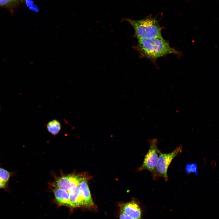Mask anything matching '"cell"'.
Listing matches in <instances>:
<instances>
[{"instance_id": "obj_1", "label": "cell", "mask_w": 219, "mask_h": 219, "mask_svg": "<svg viewBox=\"0 0 219 219\" xmlns=\"http://www.w3.org/2000/svg\"><path fill=\"white\" fill-rule=\"evenodd\" d=\"M138 39L137 50L142 56L149 59L155 60L168 54H179L178 52L171 48L162 37Z\"/></svg>"}, {"instance_id": "obj_2", "label": "cell", "mask_w": 219, "mask_h": 219, "mask_svg": "<svg viewBox=\"0 0 219 219\" xmlns=\"http://www.w3.org/2000/svg\"><path fill=\"white\" fill-rule=\"evenodd\" d=\"M126 20L134 27L135 36L138 39L162 37L158 21L155 18L150 17L137 20Z\"/></svg>"}, {"instance_id": "obj_3", "label": "cell", "mask_w": 219, "mask_h": 219, "mask_svg": "<svg viewBox=\"0 0 219 219\" xmlns=\"http://www.w3.org/2000/svg\"><path fill=\"white\" fill-rule=\"evenodd\" d=\"M182 146H179L171 152L162 153L160 151L158 162L154 173L151 175L154 180L159 177H163L165 182L168 180L167 171L168 167L172 160L182 151Z\"/></svg>"}, {"instance_id": "obj_4", "label": "cell", "mask_w": 219, "mask_h": 219, "mask_svg": "<svg viewBox=\"0 0 219 219\" xmlns=\"http://www.w3.org/2000/svg\"><path fill=\"white\" fill-rule=\"evenodd\" d=\"M148 142L150 144L149 149L139 170H148L152 175L155 172L161 151L158 147V141L157 139H148Z\"/></svg>"}, {"instance_id": "obj_5", "label": "cell", "mask_w": 219, "mask_h": 219, "mask_svg": "<svg viewBox=\"0 0 219 219\" xmlns=\"http://www.w3.org/2000/svg\"><path fill=\"white\" fill-rule=\"evenodd\" d=\"M83 176L74 174L61 176L56 181V188L68 191L72 187L78 186Z\"/></svg>"}, {"instance_id": "obj_6", "label": "cell", "mask_w": 219, "mask_h": 219, "mask_svg": "<svg viewBox=\"0 0 219 219\" xmlns=\"http://www.w3.org/2000/svg\"><path fill=\"white\" fill-rule=\"evenodd\" d=\"M68 191L70 198V207L73 208L80 207L87 208L78 186L70 188Z\"/></svg>"}, {"instance_id": "obj_7", "label": "cell", "mask_w": 219, "mask_h": 219, "mask_svg": "<svg viewBox=\"0 0 219 219\" xmlns=\"http://www.w3.org/2000/svg\"><path fill=\"white\" fill-rule=\"evenodd\" d=\"M121 213L134 219H141V211L137 203L134 201L122 204L120 206Z\"/></svg>"}, {"instance_id": "obj_8", "label": "cell", "mask_w": 219, "mask_h": 219, "mask_svg": "<svg viewBox=\"0 0 219 219\" xmlns=\"http://www.w3.org/2000/svg\"><path fill=\"white\" fill-rule=\"evenodd\" d=\"M87 179L83 176L78 185L82 196L84 200L87 208L96 210V207L92 198L91 193L87 184Z\"/></svg>"}, {"instance_id": "obj_9", "label": "cell", "mask_w": 219, "mask_h": 219, "mask_svg": "<svg viewBox=\"0 0 219 219\" xmlns=\"http://www.w3.org/2000/svg\"><path fill=\"white\" fill-rule=\"evenodd\" d=\"M53 192L57 202L60 205L70 206V198L68 191L55 187Z\"/></svg>"}, {"instance_id": "obj_10", "label": "cell", "mask_w": 219, "mask_h": 219, "mask_svg": "<svg viewBox=\"0 0 219 219\" xmlns=\"http://www.w3.org/2000/svg\"><path fill=\"white\" fill-rule=\"evenodd\" d=\"M61 127L60 123L56 120H53L50 121L47 125L48 131L54 135L58 133L61 130Z\"/></svg>"}, {"instance_id": "obj_11", "label": "cell", "mask_w": 219, "mask_h": 219, "mask_svg": "<svg viewBox=\"0 0 219 219\" xmlns=\"http://www.w3.org/2000/svg\"><path fill=\"white\" fill-rule=\"evenodd\" d=\"M14 172H10L1 167L0 165V180L8 185L10 178L14 175Z\"/></svg>"}, {"instance_id": "obj_12", "label": "cell", "mask_w": 219, "mask_h": 219, "mask_svg": "<svg viewBox=\"0 0 219 219\" xmlns=\"http://www.w3.org/2000/svg\"><path fill=\"white\" fill-rule=\"evenodd\" d=\"M24 0H0V6L11 7L21 4Z\"/></svg>"}, {"instance_id": "obj_13", "label": "cell", "mask_w": 219, "mask_h": 219, "mask_svg": "<svg viewBox=\"0 0 219 219\" xmlns=\"http://www.w3.org/2000/svg\"><path fill=\"white\" fill-rule=\"evenodd\" d=\"M186 172L188 174L193 173L196 175L198 174V168L196 164L195 163L188 164L185 167Z\"/></svg>"}, {"instance_id": "obj_14", "label": "cell", "mask_w": 219, "mask_h": 219, "mask_svg": "<svg viewBox=\"0 0 219 219\" xmlns=\"http://www.w3.org/2000/svg\"><path fill=\"white\" fill-rule=\"evenodd\" d=\"M25 2L27 7L32 11L38 12L39 9L37 6L34 4L33 0H25Z\"/></svg>"}, {"instance_id": "obj_15", "label": "cell", "mask_w": 219, "mask_h": 219, "mask_svg": "<svg viewBox=\"0 0 219 219\" xmlns=\"http://www.w3.org/2000/svg\"><path fill=\"white\" fill-rule=\"evenodd\" d=\"M0 189H3L5 190L9 191V189L8 186V185L3 182L0 180Z\"/></svg>"}, {"instance_id": "obj_16", "label": "cell", "mask_w": 219, "mask_h": 219, "mask_svg": "<svg viewBox=\"0 0 219 219\" xmlns=\"http://www.w3.org/2000/svg\"><path fill=\"white\" fill-rule=\"evenodd\" d=\"M119 219H134L128 216L126 214L121 213Z\"/></svg>"}, {"instance_id": "obj_17", "label": "cell", "mask_w": 219, "mask_h": 219, "mask_svg": "<svg viewBox=\"0 0 219 219\" xmlns=\"http://www.w3.org/2000/svg\"><path fill=\"white\" fill-rule=\"evenodd\" d=\"M1 106H0V112L1 111Z\"/></svg>"}]
</instances>
